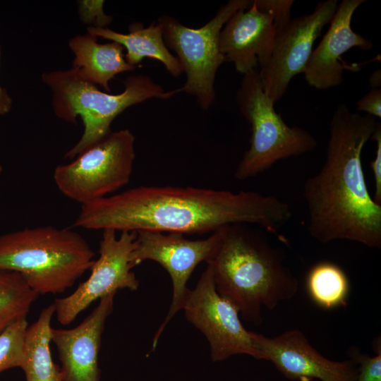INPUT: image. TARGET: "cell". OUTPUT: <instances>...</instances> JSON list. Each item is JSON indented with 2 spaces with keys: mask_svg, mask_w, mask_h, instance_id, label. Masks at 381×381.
I'll return each mask as SVG.
<instances>
[{
  "mask_svg": "<svg viewBox=\"0 0 381 381\" xmlns=\"http://www.w3.org/2000/svg\"><path fill=\"white\" fill-rule=\"evenodd\" d=\"M292 215L288 202L255 191L140 186L83 205L73 227L184 235L244 224L276 234Z\"/></svg>",
  "mask_w": 381,
  "mask_h": 381,
  "instance_id": "obj_1",
  "label": "cell"
},
{
  "mask_svg": "<svg viewBox=\"0 0 381 381\" xmlns=\"http://www.w3.org/2000/svg\"><path fill=\"white\" fill-rule=\"evenodd\" d=\"M377 123L346 104H338L333 113L325 162L303 187L308 230L321 243L347 240L381 247V205L369 193L361 161Z\"/></svg>",
  "mask_w": 381,
  "mask_h": 381,
  "instance_id": "obj_2",
  "label": "cell"
},
{
  "mask_svg": "<svg viewBox=\"0 0 381 381\" xmlns=\"http://www.w3.org/2000/svg\"><path fill=\"white\" fill-rule=\"evenodd\" d=\"M218 294L238 310L243 320L262 322V310H273L294 298L298 282L282 252L265 234L248 224L226 226L221 242L207 262Z\"/></svg>",
  "mask_w": 381,
  "mask_h": 381,
  "instance_id": "obj_3",
  "label": "cell"
},
{
  "mask_svg": "<svg viewBox=\"0 0 381 381\" xmlns=\"http://www.w3.org/2000/svg\"><path fill=\"white\" fill-rule=\"evenodd\" d=\"M95 253L71 228H25L0 236V268L20 273L40 294H61L87 271Z\"/></svg>",
  "mask_w": 381,
  "mask_h": 381,
  "instance_id": "obj_4",
  "label": "cell"
},
{
  "mask_svg": "<svg viewBox=\"0 0 381 381\" xmlns=\"http://www.w3.org/2000/svg\"><path fill=\"white\" fill-rule=\"evenodd\" d=\"M42 80L52 92L55 115L68 123H76L78 117L83 121L80 138L64 155L69 159L109 135L113 121L127 108L152 98L167 99L181 92L180 88L165 91L149 76L138 74L123 81L121 92L112 94L85 80L73 68L44 72Z\"/></svg>",
  "mask_w": 381,
  "mask_h": 381,
  "instance_id": "obj_5",
  "label": "cell"
},
{
  "mask_svg": "<svg viewBox=\"0 0 381 381\" xmlns=\"http://www.w3.org/2000/svg\"><path fill=\"white\" fill-rule=\"evenodd\" d=\"M236 102L251 127L249 148L234 171L236 179L254 177L279 160L310 152L318 146L317 139L309 131L287 125L276 112L257 68L243 75Z\"/></svg>",
  "mask_w": 381,
  "mask_h": 381,
  "instance_id": "obj_6",
  "label": "cell"
},
{
  "mask_svg": "<svg viewBox=\"0 0 381 381\" xmlns=\"http://www.w3.org/2000/svg\"><path fill=\"white\" fill-rule=\"evenodd\" d=\"M249 0H230L219 8L215 16L199 28H192L177 19L164 15L157 22L161 25L164 43L173 50L186 80L181 92L193 95L204 110L215 99L214 81L219 66L225 62L219 38L221 30L237 11L247 8Z\"/></svg>",
  "mask_w": 381,
  "mask_h": 381,
  "instance_id": "obj_7",
  "label": "cell"
},
{
  "mask_svg": "<svg viewBox=\"0 0 381 381\" xmlns=\"http://www.w3.org/2000/svg\"><path fill=\"white\" fill-rule=\"evenodd\" d=\"M135 143L129 129L111 132L70 163L55 168L56 187L81 205L110 195L130 181L135 159Z\"/></svg>",
  "mask_w": 381,
  "mask_h": 381,
  "instance_id": "obj_8",
  "label": "cell"
},
{
  "mask_svg": "<svg viewBox=\"0 0 381 381\" xmlns=\"http://www.w3.org/2000/svg\"><path fill=\"white\" fill-rule=\"evenodd\" d=\"M226 226L212 233L204 239L191 240L183 234L152 231H138L135 248L131 254L133 267L145 260L159 264L169 274L172 284V298L169 311L152 341L156 348L164 328L182 310L189 289L188 281L195 267L202 262H207L215 253Z\"/></svg>",
  "mask_w": 381,
  "mask_h": 381,
  "instance_id": "obj_9",
  "label": "cell"
},
{
  "mask_svg": "<svg viewBox=\"0 0 381 381\" xmlns=\"http://www.w3.org/2000/svg\"><path fill=\"white\" fill-rule=\"evenodd\" d=\"M182 310L187 320L208 341L212 361L238 354L260 359L255 332L243 327L236 308L218 294L210 266L189 290Z\"/></svg>",
  "mask_w": 381,
  "mask_h": 381,
  "instance_id": "obj_10",
  "label": "cell"
},
{
  "mask_svg": "<svg viewBox=\"0 0 381 381\" xmlns=\"http://www.w3.org/2000/svg\"><path fill=\"white\" fill-rule=\"evenodd\" d=\"M102 230L99 258L95 260L90 275L70 295L56 298L53 303L58 322L62 325L71 323L92 303L118 290L135 291L139 281L132 272L131 254L135 248L136 231Z\"/></svg>",
  "mask_w": 381,
  "mask_h": 381,
  "instance_id": "obj_11",
  "label": "cell"
},
{
  "mask_svg": "<svg viewBox=\"0 0 381 381\" xmlns=\"http://www.w3.org/2000/svg\"><path fill=\"white\" fill-rule=\"evenodd\" d=\"M338 4L337 0L320 1L311 13L291 18L276 30L270 59L258 70L263 89L274 104L284 96L292 78L303 73L315 41Z\"/></svg>",
  "mask_w": 381,
  "mask_h": 381,
  "instance_id": "obj_12",
  "label": "cell"
},
{
  "mask_svg": "<svg viewBox=\"0 0 381 381\" xmlns=\"http://www.w3.org/2000/svg\"><path fill=\"white\" fill-rule=\"evenodd\" d=\"M260 359L270 361L286 378L296 381H356L357 363L351 359L335 361L320 353L305 334L292 329L268 337L255 332Z\"/></svg>",
  "mask_w": 381,
  "mask_h": 381,
  "instance_id": "obj_13",
  "label": "cell"
},
{
  "mask_svg": "<svg viewBox=\"0 0 381 381\" xmlns=\"http://www.w3.org/2000/svg\"><path fill=\"white\" fill-rule=\"evenodd\" d=\"M116 293L99 299L98 305L78 326L52 329L64 381H99L98 355L106 320L114 309Z\"/></svg>",
  "mask_w": 381,
  "mask_h": 381,
  "instance_id": "obj_14",
  "label": "cell"
},
{
  "mask_svg": "<svg viewBox=\"0 0 381 381\" xmlns=\"http://www.w3.org/2000/svg\"><path fill=\"white\" fill-rule=\"evenodd\" d=\"M276 28L273 16L260 11L253 1L247 8L235 12L221 30L219 49L225 61L246 75L269 62Z\"/></svg>",
  "mask_w": 381,
  "mask_h": 381,
  "instance_id": "obj_15",
  "label": "cell"
},
{
  "mask_svg": "<svg viewBox=\"0 0 381 381\" xmlns=\"http://www.w3.org/2000/svg\"><path fill=\"white\" fill-rule=\"evenodd\" d=\"M365 0H343L338 4L327 32L313 50L303 74L309 85L327 90L339 85L346 68L341 56L353 47L363 51L373 47L372 42L354 32L351 19Z\"/></svg>",
  "mask_w": 381,
  "mask_h": 381,
  "instance_id": "obj_16",
  "label": "cell"
},
{
  "mask_svg": "<svg viewBox=\"0 0 381 381\" xmlns=\"http://www.w3.org/2000/svg\"><path fill=\"white\" fill-rule=\"evenodd\" d=\"M68 47L74 56L72 68L79 76L107 92L115 75L136 68L127 62L123 47L115 42L101 44L91 35H77L69 40Z\"/></svg>",
  "mask_w": 381,
  "mask_h": 381,
  "instance_id": "obj_17",
  "label": "cell"
},
{
  "mask_svg": "<svg viewBox=\"0 0 381 381\" xmlns=\"http://www.w3.org/2000/svg\"><path fill=\"white\" fill-rule=\"evenodd\" d=\"M87 34L102 37L120 44L126 50L125 59L134 66L144 58H150L161 62L174 77H179L183 68L176 56L166 46L161 25L152 23L144 28L141 23H135L129 26L128 33H121L108 28H87Z\"/></svg>",
  "mask_w": 381,
  "mask_h": 381,
  "instance_id": "obj_18",
  "label": "cell"
},
{
  "mask_svg": "<svg viewBox=\"0 0 381 381\" xmlns=\"http://www.w3.org/2000/svg\"><path fill=\"white\" fill-rule=\"evenodd\" d=\"M55 314L54 303L43 308L37 319L28 326L24 340V361L21 369L25 381H64L59 367L52 358L51 322Z\"/></svg>",
  "mask_w": 381,
  "mask_h": 381,
  "instance_id": "obj_19",
  "label": "cell"
},
{
  "mask_svg": "<svg viewBox=\"0 0 381 381\" xmlns=\"http://www.w3.org/2000/svg\"><path fill=\"white\" fill-rule=\"evenodd\" d=\"M307 288L315 303L325 308L346 305L349 283L337 265L322 262L315 265L307 277Z\"/></svg>",
  "mask_w": 381,
  "mask_h": 381,
  "instance_id": "obj_20",
  "label": "cell"
},
{
  "mask_svg": "<svg viewBox=\"0 0 381 381\" xmlns=\"http://www.w3.org/2000/svg\"><path fill=\"white\" fill-rule=\"evenodd\" d=\"M38 296L20 273L0 268V333L13 322L26 319Z\"/></svg>",
  "mask_w": 381,
  "mask_h": 381,
  "instance_id": "obj_21",
  "label": "cell"
},
{
  "mask_svg": "<svg viewBox=\"0 0 381 381\" xmlns=\"http://www.w3.org/2000/svg\"><path fill=\"white\" fill-rule=\"evenodd\" d=\"M28 327L26 319L13 322L0 333V373L12 368H22L24 340Z\"/></svg>",
  "mask_w": 381,
  "mask_h": 381,
  "instance_id": "obj_22",
  "label": "cell"
},
{
  "mask_svg": "<svg viewBox=\"0 0 381 381\" xmlns=\"http://www.w3.org/2000/svg\"><path fill=\"white\" fill-rule=\"evenodd\" d=\"M351 358L358 367V375L356 381H381V352L371 357L353 349L351 351Z\"/></svg>",
  "mask_w": 381,
  "mask_h": 381,
  "instance_id": "obj_23",
  "label": "cell"
},
{
  "mask_svg": "<svg viewBox=\"0 0 381 381\" xmlns=\"http://www.w3.org/2000/svg\"><path fill=\"white\" fill-rule=\"evenodd\" d=\"M79 16L81 21L90 25L89 27L107 28L112 17L103 10L104 1H79Z\"/></svg>",
  "mask_w": 381,
  "mask_h": 381,
  "instance_id": "obj_24",
  "label": "cell"
},
{
  "mask_svg": "<svg viewBox=\"0 0 381 381\" xmlns=\"http://www.w3.org/2000/svg\"><path fill=\"white\" fill-rule=\"evenodd\" d=\"M257 8L273 16L276 30L291 20V9L294 3L293 0H254Z\"/></svg>",
  "mask_w": 381,
  "mask_h": 381,
  "instance_id": "obj_25",
  "label": "cell"
},
{
  "mask_svg": "<svg viewBox=\"0 0 381 381\" xmlns=\"http://www.w3.org/2000/svg\"><path fill=\"white\" fill-rule=\"evenodd\" d=\"M376 143L375 157L370 163L374 176L375 191L373 200L381 205V123L377 122L375 129L370 138Z\"/></svg>",
  "mask_w": 381,
  "mask_h": 381,
  "instance_id": "obj_26",
  "label": "cell"
},
{
  "mask_svg": "<svg viewBox=\"0 0 381 381\" xmlns=\"http://www.w3.org/2000/svg\"><path fill=\"white\" fill-rule=\"evenodd\" d=\"M358 111L366 112L374 117H381V89L371 88L356 103Z\"/></svg>",
  "mask_w": 381,
  "mask_h": 381,
  "instance_id": "obj_27",
  "label": "cell"
},
{
  "mask_svg": "<svg viewBox=\"0 0 381 381\" xmlns=\"http://www.w3.org/2000/svg\"><path fill=\"white\" fill-rule=\"evenodd\" d=\"M1 58V49H0ZM13 106V99L7 90L0 84V116H4L10 112Z\"/></svg>",
  "mask_w": 381,
  "mask_h": 381,
  "instance_id": "obj_28",
  "label": "cell"
},
{
  "mask_svg": "<svg viewBox=\"0 0 381 381\" xmlns=\"http://www.w3.org/2000/svg\"><path fill=\"white\" fill-rule=\"evenodd\" d=\"M369 83L371 88H380L381 71L380 69L375 70L369 78Z\"/></svg>",
  "mask_w": 381,
  "mask_h": 381,
  "instance_id": "obj_29",
  "label": "cell"
},
{
  "mask_svg": "<svg viewBox=\"0 0 381 381\" xmlns=\"http://www.w3.org/2000/svg\"><path fill=\"white\" fill-rule=\"evenodd\" d=\"M2 169H3L2 166L0 164V174L2 171Z\"/></svg>",
  "mask_w": 381,
  "mask_h": 381,
  "instance_id": "obj_30",
  "label": "cell"
}]
</instances>
